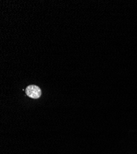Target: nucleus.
I'll return each instance as SVG.
<instances>
[{
    "label": "nucleus",
    "mask_w": 137,
    "mask_h": 154,
    "mask_svg": "<svg viewBox=\"0 0 137 154\" xmlns=\"http://www.w3.org/2000/svg\"><path fill=\"white\" fill-rule=\"evenodd\" d=\"M27 95L33 99H38L40 97L41 95V89L37 86L30 85L26 88Z\"/></svg>",
    "instance_id": "nucleus-1"
}]
</instances>
